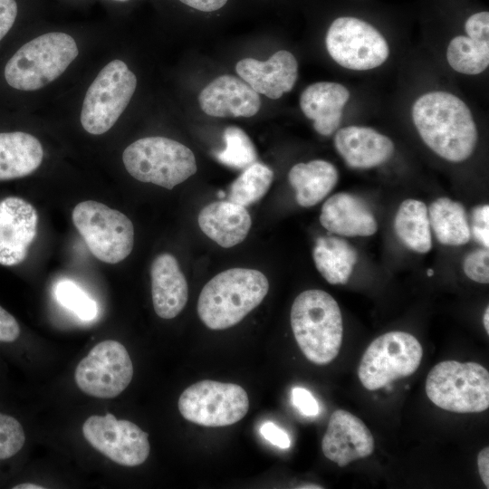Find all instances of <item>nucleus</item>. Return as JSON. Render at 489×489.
<instances>
[{"mask_svg": "<svg viewBox=\"0 0 489 489\" xmlns=\"http://www.w3.org/2000/svg\"><path fill=\"white\" fill-rule=\"evenodd\" d=\"M412 119L421 139L439 157L461 162L474 152L478 133L468 106L442 91L420 96L412 106Z\"/></svg>", "mask_w": 489, "mask_h": 489, "instance_id": "nucleus-1", "label": "nucleus"}, {"mask_svg": "<svg viewBox=\"0 0 489 489\" xmlns=\"http://www.w3.org/2000/svg\"><path fill=\"white\" fill-rule=\"evenodd\" d=\"M269 283L260 271L231 268L219 273L203 287L197 313L211 330H225L240 322L266 296Z\"/></svg>", "mask_w": 489, "mask_h": 489, "instance_id": "nucleus-2", "label": "nucleus"}, {"mask_svg": "<svg viewBox=\"0 0 489 489\" xmlns=\"http://www.w3.org/2000/svg\"><path fill=\"white\" fill-rule=\"evenodd\" d=\"M290 319L295 340L308 360L326 365L337 357L343 325L340 307L331 294L318 289L301 292L293 301Z\"/></svg>", "mask_w": 489, "mask_h": 489, "instance_id": "nucleus-3", "label": "nucleus"}, {"mask_svg": "<svg viewBox=\"0 0 489 489\" xmlns=\"http://www.w3.org/2000/svg\"><path fill=\"white\" fill-rule=\"evenodd\" d=\"M78 53L71 35L61 32L42 34L11 57L5 68V81L16 90H39L61 76Z\"/></svg>", "mask_w": 489, "mask_h": 489, "instance_id": "nucleus-4", "label": "nucleus"}, {"mask_svg": "<svg viewBox=\"0 0 489 489\" xmlns=\"http://www.w3.org/2000/svg\"><path fill=\"white\" fill-rule=\"evenodd\" d=\"M128 173L135 179L172 189L197 172L194 153L174 139L153 136L129 145L122 154Z\"/></svg>", "mask_w": 489, "mask_h": 489, "instance_id": "nucleus-5", "label": "nucleus"}, {"mask_svg": "<svg viewBox=\"0 0 489 489\" xmlns=\"http://www.w3.org/2000/svg\"><path fill=\"white\" fill-rule=\"evenodd\" d=\"M426 393L442 409L482 412L489 408V372L477 362L442 361L428 373Z\"/></svg>", "mask_w": 489, "mask_h": 489, "instance_id": "nucleus-6", "label": "nucleus"}, {"mask_svg": "<svg viewBox=\"0 0 489 489\" xmlns=\"http://www.w3.org/2000/svg\"><path fill=\"white\" fill-rule=\"evenodd\" d=\"M72 217L89 250L100 261L118 264L131 253L134 226L123 213L101 202L86 200L76 205Z\"/></svg>", "mask_w": 489, "mask_h": 489, "instance_id": "nucleus-7", "label": "nucleus"}, {"mask_svg": "<svg viewBox=\"0 0 489 489\" xmlns=\"http://www.w3.org/2000/svg\"><path fill=\"white\" fill-rule=\"evenodd\" d=\"M137 86L135 74L120 60L110 62L85 94L81 123L90 134L107 132L129 103Z\"/></svg>", "mask_w": 489, "mask_h": 489, "instance_id": "nucleus-8", "label": "nucleus"}, {"mask_svg": "<svg viewBox=\"0 0 489 489\" xmlns=\"http://www.w3.org/2000/svg\"><path fill=\"white\" fill-rule=\"evenodd\" d=\"M423 350L413 335L389 331L375 339L365 350L358 368L362 386L376 390L391 381L413 374L420 365Z\"/></svg>", "mask_w": 489, "mask_h": 489, "instance_id": "nucleus-9", "label": "nucleus"}, {"mask_svg": "<svg viewBox=\"0 0 489 489\" xmlns=\"http://www.w3.org/2000/svg\"><path fill=\"white\" fill-rule=\"evenodd\" d=\"M178 409L185 419L194 424L226 427L246 415L249 398L237 384L206 379L192 384L182 392Z\"/></svg>", "mask_w": 489, "mask_h": 489, "instance_id": "nucleus-10", "label": "nucleus"}, {"mask_svg": "<svg viewBox=\"0 0 489 489\" xmlns=\"http://www.w3.org/2000/svg\"><path fill=\"white\" fill-rule=\"evenodd\" d=\"M325 43L331 57L350 70L377 68L389 55L384 36L370 24L356 17L335 19L328 29Z\"/></svg>", "mask_w": 489, "mask_h": 489, "instance_id": "nucleus-11", "label": "nucleus"}, {"mask_svg": "<svg viewBox=\"0 0 489 489\" xmlns=\"http://www.w3.org/2000/svg\"><path fill=\"white\" fill-rule=\"evenodd\" d=\"M133 372L126 348L117 340H106L96 344L79 362L74 379L87 395L112 398L127 388Z\"/></svg>", "mask_w": 489, "mask_h": 489, "instance_id": "nucleus-12", "label": "nucleus"}, {"mask_svg": "<svg viewBox=\"0 0 489 489\" xmlns=\"http://www.w3.org/2000/svg\"><path fill=\"white\" fill-rule=\"evenodd\" d=\"M82 434L91 446L120 465H139L149 455L148 433L110 413L88 417L82 425Z\"/></svg>", "mask_w": 489, "mask_h": 489, "instance_id": "nucleus-13", "label": "nucleus"}, {"mask_svg": "<svg viewBox=\"0 0 489 489\" xmlns=\"http://www.w3.org/2000/svg\"><path fill=\"white\" fill-rule=\"evenodd\" d=\"M37 225L38 214L28 201L18 197L0 201V264L14 266L24 261Z\"/></svg>", "mask_w": 489, "mask_h": 489, "instance_id": "nucleus-14", "label": "nucleus"}, {"mask_svg": "<svg viewBox=\"0 0 489 489\" xmlns=\"http://www.w3.org/2000/svg\"><path fill=\"white\" fill-rule=\"evenodd\" d=\"M374 446L373 436L362 420L343 409L331 414L321 441L328 459L342 467L370 455Z\"/></svg>", "mask_w": 489, "mask_h": 489, "instance_id": "nucleus-15", "label": "nucleus"}, {"mask_svg": "<svg viewBox=\"0 0 489 489\" xmlns=\"http://www.w3.org/2000/svg\"><path fill=\"white\" fill-rule=\"evenodd\" d=\"M235 71L257 93L276 100L293 88L298 77V62L292 53L281 50L264 62L242 59L237 62Z\"/></svg>", "mask_w": 489, "mask_h": 489, "instance_id": "nucleus-16", "label": "nucleus"}, {"mask_svg": "<svg viewBox=\"0 0 489 489\" xmlns=\"http://www.w3.org/2000/svg\"><path fill=\"white\" fill-rule=\"evenodd\" d=\"M202 110L212 117H252L261 107V99L249 84L233 75H221L199 93Z\"/></svg>", "mask_w": 489, "mask_h": 489, "instance_id": "nucleus-17", "label": "nucleus"}, {"mask_svg": "<svg viewBox=\"0 0 489 489\" xmlns=\"http://www.w3.org/2000/svg\"><path fill=\"white\" fill-rule=\"evenodd\" d=\"M334 146L345 163L353 168H371L387 162L394 153L392 140L363 126H348L337 130Z\"/></svg>", "mask_w": 489, "mask_h": 489, "instance_id": "nucleus-18", "label": "nucleus"}, {"mask_svg": "<svg viewBox=\"0 0 489 489\" xmlns=\"http://www.w3.org/2000/svg\"><path fill=\"white\" fill-rule=\"evenodd\" d=\"M151 294L155 312L173 319L185 308L188 286L179 264L170 254L158 255L150 266Z\"/></svg>", "mask_w": 489, "mask_h": 489, "instance_id": "nucleus-19", "label": "nucleus"}, {"mask_svg": "<svg viewBox=\"0 0 489 489\" xmlns=\"http://www.w3.org/2000/svg\"><path fill=\"white\" fill-rule=\"evenodd\" d=\"M321 225L343 236H369L378 225L373 213L357 196L337 193L323 204L320 215Z\"/></svg>", "mask_w": 489, "mask_h": 489, "instance_id": "nucleus-20", "label": "nucleus"}, {"mask_svg": "<svg viewBox=\"0 0 489 489\" xmlns=\"http://www.w3.org/2000/svg\"><path fill=\"white\" fill-rule=\"evenodd\" d=\"M349 99L350 91L342 84L319 82L303 90L300 107L303 114L313 120V128L319 134L330 136L338 129Z\"/></svg>", "mask_w": 489, "mask_h": 489, "instance_id": "nucleus-21", "label": "nucleus"}, {"mask_svg": "<svg viewBox=\"0 0 489 489\" xmlns=\"http://www.w3.org/2000/svg\"><path fill=\"white\" fill-rule=\"evenodd\" d=\"M198 225L206 236L220 246L229 248L245 239L252 220L245 206L232 201H216L200 211Z\"/></svg>", "mask_w": 489, "mask_h": 489, "instance_id": "nucleus-22", "label": "nucleus"}, {"mask_svg": "<svg viewBox=\"0 0 489 489\" xmlns=\"http://www.w3.org/2000/svg\"><path fill=\"white\" fill-rule=\"evenodd\" d=\"M43 157V147L34 136L21 131L0 133V181L32 174Z\"/></svg>", "mask_w": 489, "mask_h": 489, "instance_id": "nucleus-23", "label": "nucleus"}, {"mask_svg": "<svg viewBox=\"0 0 489 489\" xmlns=\"http://www.w3.org/2000/svg\"><path fill=\"white\" fill-rule=\"evenodd\" d=\"M288 179L295 190L297 203L310 207L330 194L338 182L339 173L331 163L315 159L294 165L289 171Z\"/></svg>", "mask_w": 489, "mask_h": 489, "instance_id": "nucleus-24", "label": "nucleus"}, {"mask_svg": "<svg viewBox=\"0 0 489 489\" xmlns=\"http://www.w3.org/2000/svg\"><path fill=\"white\" fill-rule=\"evenodd\" d=\"M312 256L317 270L331 284H345L358 259L355 248L336 236L319 237Z\"/></svg>", "mask_w": 489, "mask_h": 489, "instance_id": "nucleus-25", "label": "nucleus"}, {"mask_svg": "<svg viewBox=\"0 0 489 489\" xmlns=\"http://www.w3.org/2000/svg\"><path fill=\"white\" fill-rule=\"evenodd\" d=\"M427 212L430 227L441 244L457 246L470 240V225L461 203L440 197L429 206Z\"/></svg>", "mask_w": 489, "mask_h": 489, "instance_id": "nucleus-26", "label": "nucleus"}, {"mask_svg": "<svg viewBox=\"0 0 489 489\" xmlns=\"http://www.w3.org/2000/svg\"><path fill=\"white\" fill-rule=\"evenodd\" d=\"M394 229L408 249L426 254L432 247L431 227L426 204L416 199L404 200L396 214Z\"/></svg>", "mask_w": 489, "mask_h": 489, "instance_id": "nucleus-27", "label": "nucleus"}, {"mask_svg": "<svg viewBox=\"0 0 489 489\" xmlns=\"http://www.w3.org/2000/svg\"><path fill=\"white\" fill-rule=\"evenodd\" d=\"M446 59L457 72L479 74L489 65V41H478L465 35L455 36L448 44Z\"/></svg>", "mask_w": 489, "mask_h": 489, "instance_id": "nucleus-28", "label": "nucleus"}, {"mask_svg": "<svg viewBox=\"0 0 489 489\" xmlns=\"http://www.w3.org/2000/svg\"><path fill=\"white\" fill-rule=\"evenodd\" d=\"M273 179V172L267 166L254 162L245 168L231 184L229 201L248 206L260 200L268 191Z\"/></svg>", "mask_w": 489, "mask_h": 489, "instance_id": "nucleus-29", "label": "nucleus"}, {"mask_svg": "<svg viewBox=\"0 0 489 489\" xmlns=\"http://www.w3.org/2000/svg\"><path fill=\"white\" fill-rule=\"evenodd\" d=\"M225 148L216 151V159L230 168L244 169L257 160L255 148L248 135L240 128L231 126L224 131Z\"/></svg>", "mask_w": 489, "mask_h": 489, "instance_id": "nucleus-30", "label": "nucleus"}, {"mask_svg": "<svg viewBox=\"0 0 489 489\" xmlns=\"http://www.w3.org/2000/svg\"><path fill=\"white\" fill-rule=\"evenodd\" d=\"M55 296L63 307L73 312L82 320H92L98 313L96 302L71 281L60 282L55 287Z\"/></svg>", "mask_w": 489, "mask_h": 489, "instance_id": "nucleus-31", "label": "nucleus"}, {"mask_svg": "<svg viewBox=\"0 0 489 489\" xmlns=\"http://www.w3.org/2000/svg\"><path fill=\"white\" fill-rule=\"evenodd\" d=\"M25 442V434L20 422L6 414L0 413V460L17 454Z\"/></svg>", "mask_w": 489, "mask_h": 489, "instance_id": "nucleus-32", "label": "nucleus"}, {"mask_svg": "<svg viewBox=\"0 0 489 489\" xmlns=\"http://www.w3.org/2000/svg\"><path fill=\"white\" fill-rule=\"evenodd\" d=\"M489 252L481 248L469 253L464 259L463 270L465 275L479 283H489Z\"/></svg>", "mask_w": 489, "mask_h": 489, "instance_id": "nucleus-33", "label": "nucleus"}, {"mask_svg": "<svg viewBox=\"0 0 489 489\" xmlns=\"http://www.w3.org/2000/svg\"><path fill=\"white\" fill-rule=\"evenodd\" d=\"M470 232L474 238L484 248L489 246V206L482 205L474 208L471 216Z\"/></svg>", "mask_w": 489, "mask_h": 489, "instance_id": "nucleus-34", "label": "nucleus"}, {"mask_svg": "<svg viewBox=\"0 0 489 489\" xmlns=\"http://www.w3.org/2000/svg\"><path fill=\"white\" fill-rule=\"evenodd\" d=\"M465 30L468 37L478 41H489V13L474 14L466 20Z\"/></svg>", "mask_w": 489, "mask_h": 489, "instance_id": "nucleus-35", "label": "nucleus"}, {"mask_svg": "<svg viewBox=\"0 0 489 489\" xmlns=\"http://www.w3.org/2000/svg\"><path fill=\"white\" fill-rule=\"evenodd\" d=\"M292 401L294 407L303 415L316 416L320 408L312 394L303 388H294L292 390Z\"/></svg>", "mask_w": 489, "mask_h": 489, "instance_id": "nucleus-36", "label": "nucleus"}, {"mask_svg": "<svg viewBox=\"0 0 489 489\" xmlns=\"http://www.w3.org/2000/svg\"><path fill=\"white\" fill-rule=\"evenodd\" d=\"M20 335L17 321L6 310L0 306V341L13 342Z\"/></svg>", "mask_w": 489, "mask_h": 489, "instance_id": "nucleus-37", "label": "nucleus"}, {"mask_svg": "<svg viewBox=\"0 0 489 489\" xmlns=\"http://www.w3.org/2000/svg\"><path fill=\"white\" fill-rule=\"evenodd\" d=\"M260 432L267 441L280 448L286 449L291 446L288 434L273 422L263 424Z\"/></svg>", "mask_w": 489, "mask_h": 489, "instance_id": "nucleus-38", "label": "nucleus"}, {"mask_svg": "<svg viewBox=\"0 0 489 489\" xmlns=\"http://www.w3.org/2000/svg\"><path fill=\"white\" fill-rule=\"evenodd\" d=\"M17 15L15 0H0V41L12 28Z\"/></svg>", "mask_w": 489, "mask_h": 489, "instance_id": "nucleus-39", "label": "nucleus"}, {"mask_svg": "<svg viewBox=\"0 0 489 489\" xmlns=\"http://www.w3.org/2000/svg\"><path fill=\"white\" fill-rule=\"evenodd\" d=\"M183 4L203 12H213L223 7L227 0H179Z\"/></svg>", "mask_w": 489, "mask_h": 489, "instance_id": "nucleus-40", "label": "nucleus"}, {"mask_svg": "<svg viewBox=\"0 0 489 489\" xmlns=\"http://www.w3.org/2000/svg\"><path fill=\"white\" fill-rule=\"evenodd\" d=\"M477 465L484 484L489 488V448L487 446L479 452Z\"/></svg>", "mask_w": 489, "mask_h": 489, "instance_id": "nucleus-41", "label": "nucleus"}, {"mask_svg": "<svg viewBox=\"0 0 489 489\" xmlns=\"http://www.w3.org/2000/svg\"><path fill=\"white\" fill-rule=\"evenodd\" d=\"M43 486L32 483L19 484L13 487V489H43Z\"/></svg>", "mask_w": 489, "mask_h": 489, "instance_id": "nucleus-42", "label": "nucleus"}, {"mask_svg": "<svg viewBox=\"0 0 489 489\" xmlns=\"http://www.w3.org/2000/svg\"><path fill=\"white\" fill-rule=\"evenodd\" d=\"M483 321H484V329L488 334L489 333V307L488 306L485 309Z\"/></svg>", "mask_w": 489, "mask_h": 489, "instance_id": "nucleus-43", "label": "nucleus"}, {"mask_svg": "<svg viewBox=\"0 0 489 489\" xmlns=\"http://www.w3.org/2000/svg\"><path fill=\"white\" fill-rule=\"evenodd\" d=\"M308 486L306 485H303V486H301L300 488H321V486L317 485V484H307Z\"/></svg>", "mask_w": 489, "mask_h": 489, "instance_id": "nucleus-44", "label": "nucleus"}, {"mask_svg": "<svg viewBox=\"0 0 489 489\" xmlns=\"http://www.w3.org/2000/svg\"><path fill=\"white\" fill-rule=\"evenodd\" d=\"M427 274V276H432L434 274V271L432 269H428Z\"/></svg>", "mask_w": 489, "mask_h": 489, "instance_id": "nucleus-45", "label": "nucleus"}, {"mask_svg": "<svg viewBox=\"0 0 489 489\" xmlns=\"http://www.w3.org/2000/svg\"><path fill=\"white\" fill-rule=\"evenodd\" d=\"M114 1L126 2V1H129V0H114Z\"/></svg>", "mask_w": 489, "mask_h": 489, "instance_id": "nucleus-46", "label": "nucleus"}]
</instances>
